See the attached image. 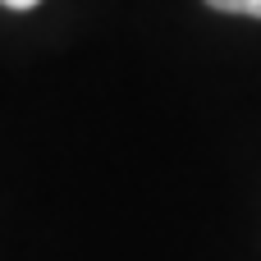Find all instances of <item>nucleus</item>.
Segmentation results:
<instances>
[{"mask_svg":"<svg viewBox=\"0 0 261 261\" xmlns=\"http://www.w3.org/2000/svg\"><path fill=\"white\" fill-rule=\"evenodd\" d=\"M0 5H5V9H37L41 0H0Z\"/></svg>","mask_w":261,"mask_h":261,"instance_id":"obj_2","label":"nucleus"},{"mask_svg":"<svg viewBox=\"0 0 261 261\" xmlns=\"http://www.w3.org/2000/svg\"><path fill=\"white\" fill-rule=\"evenodd\" d=\"M220 14H239V18H261V0H206Z\"/></svg>","mask_w":261,"mask_h":261,"instance_id":"obj_1","label":"nucleus"}]
</instances>
